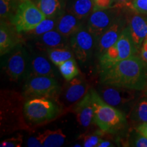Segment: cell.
<instances>
[{"label": "cell", "instance_id": "cell-1", "mask_svg": "<svg viewBox=\"0 0 147 147\" xmlns=\"http://www.w3.org/2000/svg\"><path fill=\"white\" fill-rule=\"evenodd\" d=\"M100 68V82L104 85L123 87L135 91L147 89L146 62L136 55L102 66Z\"/></svg>", "mask_w": 147, "mask_h": 147}, {"label": "cell", "instance_id": "cell-2", "mask_svg": "<svg viewBox=\"0 0 147 147\" xmlns=\"http://www.w3.org/2000/svg\"><path fill=\"white\" fill-rule=\"evenodd\" d=\"M94 107L93 123L106 133H115L125 123V117L122 112L108 104L94 89H90Z\"/></svg>", "mask_w": 147, "mask_h": 147}, {"label": "cell", "instance_id": "cell-3", "mask_svg": "<svg viewBox=\"0 0 147 147\" xmlns=\"http://www.w3.org/2000/svg\"><path fill=\"white\" fill-rule=\"evenodd\" d=\"M60 108L54 101L47 97L28 99L24 104L23 114L29 122L42 123L57 117Z\"/></svg>", "mask_w": 147, "mask_h": 147}, {"label": "cell", "instance_id": "cell-4", "mask_svg": "<svg viewBox=\"0 0 147 147\" xmlns=\"http://www.w3.org/2000/svg\"><path fill=\"white\" fill-rule=\"evenodd\" d=\"M136 49L132 40L129 27H125L115 45L100 56V67L130 57L134 55Z\"/></svg>", "mask_w": 147, "mask_h": 147}, {"label": "cell", "instance_id": "cell-5", "mask_svg": "<svg viewBox=\"0 0 147 147\" xmlns=\"http://www.w3.org/2000/svg\"><path fill=\"white\" fill-rule=\"evenodd\" d=\"M45 18L36 3L27 0L18 5L12 18V23L18 33L29 32L36 28Z\"/></svg>", "mask_w": 147, "mask_h": 147}, {"label": "cell", "instance_id": "cell-6", "mask_svg": "<svg viewBox=\"0 0 147 147\" xmlns=\"http://www.w3.org/2000/svg\"><path fill=\"white\" fill-rule=\"evenodd\" d=\"M60 87L53 77L30 76L23 89V96L27 100L35 97L53 99L59 93Z\"/></svg>", "mask_w": 147, "mask_h": 147}, {"label": "cell", "instance_id": "cell-7", "mask_svg": "<svg viewBox=\"0 0 147 147\" xmlns=\"http://www.w3.org/2000/svg\"><path fill=\"white\" fill-rule=\"evenodd\" d=\"M95 39L87 28L82 27L70 36L71 49L80 61H86L90 57L94 47Z\"/></svg>", "mask_w": 147, "mask_h": 147}, {"label": "cell", "instance_id": "cell-8", "mask_svg": "<svg viewBox=\"0 0 147 147\" xmlns=\"http://www.w3.org/2000/svg\"><path fill=\"white\" fill-rule=\"evenodd\" d=\"M28 68V57L23 48H20L9 57L5 63V71L12 81H18L25 76Z\"/></svg>", "mask_w": 147, "mask_h": 147}, {"label": "cell", "instance_id": "cell-9", "mask_svg": "<svg viewBox=\"0 0 147 147\" xmlns=\"http://www.w3.org/2000/svg\"><path fill=\"white\" fill-rule=\"evenodd\" d=\"M115 21V13L110 8L93 11L88 20L87 29L95 38L99 39Z\"/></svg>", "mask_w": 147, "mask_h": 147}, {"label": "cell", "instance_id": "cell-10", "mask_svg": "<svg viewBox=\"0 0 147 147\" xmlns=\"http://www.w3.org/2000/svg\"><path fill=\"white\" fill-rule=\"evenodd\" d=\"M134 91L135 90L123 87L105 85L100 90L98 93L107 104L117 107L123 106L133 100L135 97Z\"/></svg>", "mask_w": 147, "mask_h": 147}, {"label": "cell", "instance_id": "cell-11", "mask_svg": "<svg viewBox=\"0 0 147 147\" xmlns=\"http://www.w3.org/2000/svg\"><path fill=\"white\" fill-rule=\"evenodd\" d=\"M74 112L76 115L77 121L81 126L87 127L93 123L94 107L90 89L81 100L76 102L74 108Z\"/></svg>", "mask_w": 147, "mask_h": 147}, {"label": "cell", "instance_id": "cell-12", "mask_svg": "<svg viewBox=\"0 0 147 147\" xmlns=\"http://www.w3.org/2000/svg\"><path fill=\"white\" fill-rule=\"evenodd\" d=\"M122 23L119 21L115 20L111 26L103 33L98 39V53L100 55L104 54L106 51L111 47L117 41L123 30Z\"/></svg>", "mask_w": 147, "mask_h": 147}, {"label": "cell", "instance_id": "cell-13", "mask_svg": "<svg viewBox=\"0 0 147 147\" xmlns=\"http://www.w3.org/2000/svg\"><path fill=\"white\" fill-rule=\"evenodd\" d=\"M129 27L135 47L139 49L147 38V21L141 16L134 15L131 18Z\"/></svg>", "mask_w": 147, "mask_h": 147}, {"label": "cell", "instance_id": "cell-14", "mask_svg": "<svg viewBox=\"0 0 147 147\" xmlns=\"http://www.w3.org/2000/svg\"><path fill=\"white\" fill-rule=\"evenodd\" d=\"M81 20L71 13L63 14L57 19L56 30L65 37H70L82 27Z\"/></svg>", "mask_w": 147, "mask_h": 147}, {"label": "cell", "instance_id": "cell-15", "mask_svg": "<svg viewBox=\"0 0 147 147\" xmlns=\"http://www.w3.org/2000/svg\"><path fill=\"white\" fill-rule=\"evenodd\" d=\"M67 37L63 36L57 30H51L39 36L38 40V47L45 49L67 48Z\"/></svg>", "mask_w": 147, "mask_h": 147}, {"label": "cell", "instance_id": "cell-16", "mask_svg": "<svg viewBox=\"0 0 147 147\" xmlns=\"http://www.w3.org/2000/svg\"><path fill=\"white\" fill-rule=\"evenodd\" d=\"M89 91V86L85 81L76 77L69 81L68 87L65 91V98L69 103L78 102Z\"/></svg>", "mask_w": 147, "mask_h": 147}, {"label": "cell", "instance_id": "cell-17", "mask_svg": "<svg viewBox=\"0 0 147 147\" xmlns=\"http://www.w3.org/2000/svg\"><path fill=\"white\" fill-rule=\"evenodd\" d=\"M44 147H59L65 142L66 136L61 129L56 130L47 129L37 135Z\"/></svg>", "mask_w": 147, "mask_h": 147}, {"label": "cell", "instance_id": "cell-18", "mask_svg": "<svg viewBox=\"0 0 147 147\" xmlns=\"http://www.w3.org/2000/svg\"><path fill=\"white\" fill-rule=\"evenodd\" d=\"M30 76H44L55 77V71L50 62L42 55L33 57L31 61Z\"/></svg>", "mask_w": 147, "mask_h": 147}, {"label": "cell", "instance_id": "cell-19", "mask_svg": "<svg viewBox=\"0 0 147 147\" xmlns=\"http://www.w3.org/2000/svg\"><path fill=\"white\" fill-rule=\"evenodd\" d=\"M18 43V40L8 26L1 21L0 27V53L1 56L12 51Z\"/></svg>", "mask_w": 147, "mask_h": 147}, {"label": "cell", "instance_id": "cell-20", "mask_svg": "<svg viewBox=\"0 0 147 147\" xmlns=\"http://www.w3.org/2000/svg\"><path fill=\"white\" fill-rule=\"evenodd\" d=\"M94 10L93 0H73L69 6V12L78 19L82 20Z\"/></svg>", "mask_w": 147, "mask_h": 147}, {"label": "cell", "instance_id": "cell-21", "mask_svg": "<svg viewBox=\"0 0 147 147\" xmlns=\"http://www.w3.org/2000/svg\"><path fill=\"white\" fill-rule=\"evenodd\" d=\"M36 4L46 18L55 17L61 9V0H36Z\"/></svg>", "mask_w": 147, "mask_h": 147}, {"label": "cell", "instance_id": "cell-22", "mask_svg": "<svg viewBox=\"0 0 147 147\" xmlns=\"http://www.w3.org/2000/svg\"><path fill=\"white\" fill-rule=\"evenodd\" d=\"M47 53L51 61L56 66L73 58V53L67 48L49 49H47Z\"/></svg>", "mask_w": 147, "mask_h": 147}, {"label": "cell", "instance_id": "cell-23", "mask_svg": "<svg viewBox=\"0 0 147 147\" xmlns=\"http://www.w3.org/2000/svg\"><path fill=\"white\" fill-rule=\"evenodd\" d=\"M131 118L140 124L147 123V96L141 97L131 111Z\"/></svg>", "mask_w": 147, "mask_h": 147}, {"label": "cell", "instance_id": "cell-24", "mask_svg": "<svg viewBox=\"0 0 147 147\" xmlns=\"http://www.w3.org/2000/svg\"><path fill=\"white\" fill-rule=\"evenodd\" d=\"M60 73L67 82L71 81L72 79L76 78L79 74V69L78 68L76 61L72 58L58 66Z\"/></svg>", "mask_w": 147, "mask_h": 147}, {"label": "cell", "instance_id": "cell-25", "mask_svg": "<svg viewBox=\"0 0 147 147\" xmlns=\"http://www.w3.org/2000/svg\"><path fill=\"white\" fill-rule=\"evenodd\" d=\"M57 23V19H55V17L45 18L36 28L27 33H30L33 36L39 37L56 28Z\"/></svg>", "mask_w": 147, "mask_h": 147}, {"label": "cell", "instance_id": "cell-26", "mask_svg": "<svg viewBox=\"0 0 147 147\" xmlns=\"http://www.w3.org/2000/svg\"><path fill=\"white\" fill-rule=\"evenodd\" d=\"M104 131L101 130V131L95 132L91 135H87L83 138V146L84 147H97L99 143L102 140Z\"/></svg>", "mask_w": 147, "mask_h": 147}, {"label": "cell", "instance_id": "cell-27", "mask_svg": "<svg viewBox=\"0 0 147 147\" xmlns=\"http://www.w3.org/2000/svg\"><path fill=\"white\" fill-rule=\"evenodd\" d=\"M23 144V136L18 134L16 136L10 138L0 143L1 147H20Z\"/></svg>", "mask_w": 147, "mask_h": 147}, {"label": "cell", "instance_id": "cell-28", "mask_svg": "<svg viewBox=\"0 0 147 147\" xmlns=\"http://www.w3.org/2000/svg\"><path fill=\"white\" fill-rule=\"evenodd\" d=\"M131 8L140 13L147 14V0H134Z\"/></svg>", "mask_w": 147, "mask_h": 147}, {"label": "cell", "instance_id": "cell-29", "mask_svg": "<svg viewBox=\"0 0 147 147\" xmlns=\"http://www.w3.org/2000/svg\"><path fill=\"white\" fill-rule=\"evenodd\" d=\"M113 1L114 0H93V3H94L93 11L110 8Z\"/></svg>", "mask_w": 147, "mask_h": 147}, {"label": "cell", "instance_id": "cell-30", "mask_svg": "<svg viewBox=\"0 0 147 147\" xmlns=\"http://www.w3.org/2000/svg\"><path fill=\"white\" fill-rule=\"evenodd\" d=\"M10 9V0H0V16L1 18H4L8 16Z\"/></svg>", "mask_w": 147, "mask_h": 147}, {"label": "cell", "instance_id": "cell-31", "mask_svg": "<svg viewBox=\"0 0 147 147\" xmlns=\"http://www.w3.org/2000/svg\"><path fill=\"white\" fill-rule=\"evenodd\" d=\"M133 146L136 147H147V138L137 131V136L134 139Z\"/></svg>", "mask_w": 147, "mask_h": 147}, {"label": "cell", "instance_id": "cell-32", "mask_svg": "<svg viewBox=\"0 0 147 147\" xmlns=\"http://www.w3.org/2000/svg\"><path fill=\"white\" fill-rule=\"evenodd\" d=\"M27 146L30 147H40L42 146V144L41 142H40V140H38L37 136H33L29 138V139L27 140Z\"/></svg>", "mask_w": 147, "mask_h": 147}, {"label": "cell", "instance_id": "cell-33", "mask_svg": "<svg viewBox=\"0 0 147 147\" xmlns=\"http://www.w3.org/2000/svg\"><path fill=\"white\" fill-rule=\"evenodd\" d=\"M141 58L147 63V38L144 40L141 48Z\"/></svg>", "mask_w": 147, "mask_h": 147}, {"label": "cell", "instance_id": "cell-34", "mask_svg": "<svg viewBox=\"0 0 147 147\" xmlns=\"http://www.w3.org/2000/svg\"><path fill=\"white\" fill-rule=\"evenodd\" d=\"M136 131L147 138V123L140 124L137 127Z\"/></svg>", "mask_w": 147, "mask_h": 147}, {"label": "cell", "instance_id": "cell-35", "mask_svg": "<svg viewBox=\"0 0 147 147\" xmlns=\"http://www.w3.org/2000/svg\"><path fill=\"white\" fill-rule=\"evenodd\" d=\"M134 0H115L116 6H130L131 7Z\"/></svg>", "mask_w": 147, "mask_h": 147}, {"label": "cell", "instance_id": "cell-36", "mask_svg": "<svg viewBox=\"0 0 147 147\" xmlns=\"http://www.w3.org/2000/svg\"><path fill=\"white\" fill-rule=\"evenodd\" d=\"M110 146H113V144H112L110 142H109V141L103 140H102V141L99 143L98 146H97V147H110Z\"/></svg>", "mask_w": 147, "mask_h": 147}, {"label": "cell", "instance_id": "cell-37", "mask_svg": "<svg viewBox=\"0 0 147 147\" xmlns=\"http://www.w3.org/2000/svg\"><path fill=\"white\" fill-rule=\"evenodd\" d=\"M74 146H79V147H80V146H81V145L77 144V145H74Z\"/></svg>", "mask_w": 147, "mask_h": 147}, {"label": "cell", "instance_id": "cell-38", "mask_svg": "<svg viewBox=\"0 0 147 147\" xmlns=\"http://www.w3.org/2000/svg\"><path fill=\"white\" fill-rule=\"evenodd\" d=\"M22 1H27V0H21Z\"/></svg>", "mask_w": 147, "mask_h": 147}]
</instances>
